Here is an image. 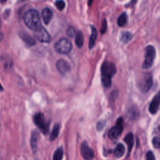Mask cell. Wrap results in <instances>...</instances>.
Returning a JSON list of instances; mask_svg holds the SVG:
<instances>
[{"label":"cell","instance_id":"obj_1","mask_svg":"<svg viewBox=\"0 0 160 160\" xmlns=\"http://www.w3.org/2000/svg\"><path fill=\"white\" fill-rule=\"evenodd\" d=\"M116 68L115 64L108 61H105L101 68V82L103 86L109 88L111 86L112 78L116 74Z\"/></svg>","mask_w":160,"mask_h":160},{"label":"cell","instance_id":"obj_2","mask_svg":"<svg viewBox=\"0 0 160 160\" xmlns=\"http://www.w3.org/2000/svg\"><path fill=\"white\" fill-rule=\"evenodd\" d=\"M23 18L28 28L36 32L39 31L42 27L41 25L39 13L36 9H31L28 10L24 13Z\"/></svg>","mask_w":160,"mask_h":160},{"label":"cell","instance_id":"obj_3","mask_svg":"<svg viewBox=\"0 0 160 160\" xmlns=\"http://www.w3.org/2000/svg\"><path fill=\"white\" fill-rule=\"evenodd\" d=\"M33 121L37 127L44 134H47L49 132V122L46 121L45 116L42 112H36L33 116Z\"/></svg>","mask_w":160,"mask_h":160},{"label":"cell","instance_id":"obj_4","mask_svg":"<svg viewBox=\"0 0 160 160\" xmlns=\"http://www.w3.org/2000/svg\"><path fill=\"white\" fill-rule=\"evenodd\" d=\"M54 49L56 52L61 54H68L72 49V44L69 40L62 38L59 39L54 45Z\"/></svg>","mask_w":160,"mask_h":160},{"label":"cell","instance_id":"obj_5","mask_svg":"<svg viewBox=\"0 0 160 160\" xmlns=\"http://www.w3.org/2000/svg\"><path fill=\"white\" fill-rule=\"evenodd\" d=\"M156 57V49L152 45H149L146 48L145 59L142 64V68L144 69H149L152 67L154 60Z\"/></svg>","mask_w":160,"mask_h":160},{"label":"cell","instance_id":"obj_6","mask_svg":"<svg viewBox=\"0 0 160 160\" xmlns=\"http://www.w3.org/2000/svg\"><path fill=\"white\" fill-rule=\"evenodd\" d=\"M123 129V118H119L117 119L116 125L112 127L108 132V136L111 139H116L122 132Z\"/></svg>","mask_w":160,"mask_h":160},{"label":"cell","instance_id":"obj_7","mask_svg":"<svg viewBox=\"0 0 160 160\" xmlns=\"http://www.w3.org/2000/svg\"><path fill=\"white\" fill-rule=\"evenodd\" d=\"M152 86V76L151 73H146L142 78L139 87L143 92H147Z\"/></svg>","mask_w":160,"mask_h":160},{"label":"cell","instance_id":"obj_8","mask_svg":"<svg viewBox=\"0 0 160 160\" xmlns=\"http://www.w3.org/2000/svg\"><path fill=\"white\" fill-rule=\"evenodd\" d=\"M81 152L85 160H92L94 157L93 150L88 145L86 142H84L81 144Z\"/></svg>","mask_w":160,"mask_h":160},{"label":"cell","instance_id":"obj_9","mask_svg":"<svg viewBox=\"0 0 160 160\" xmlns=\"http://www.w3.org/2000/svg\"><path fill=\"white\" fill-rule=\"evenodd\" d=\"M56 66L59 73L63 76H65L66 74H68L71 69V66L68 62L62 59H59L56 62Z\"/></svg>","mask_w":160,"mask_h":160},{"label":"cell","instance_id":"obj_10","mask_svg":"<svg viewBox=\"0 0 160 160\" xmlns=\"http://www.w3.org/2000/svg\"><path fill=\"white\" fill-rule=\"evenodd\" d=\"M36 38L42 42H49L51 41L50 34L43 26L39 31L36 32Z\"/></svg>","mask_w":160,"mask_h":160},{"label":"cell","instance_id":"obj_11","mask_svg":"<svg viewBox=\"0 0 160 160\" xmlns=\"http://www.w3.org/2000/svg\"><path fill=\"white\" fill-rule=\"evenodd\" d=\"M159 101H160V96L158 94H157L152 99L151 102L149 104V111L152 114H155L158 109L159 106Z\"/></svg>","mask_w":160,"mask_h":160},{"label":"cell","instance_id":"obj_12","mask_svg":"<svg viewBox=\"0 0 160 160\" xmlns=\"http://www.w3.org/2000/svg\"><path fill=\"white\" fill-rule=\"evenodd\" d=\"M53 16L52 11L49 8H45L42 11V17L44 21V22L46 24H48L51 21Z\"/></svg>","mask_w":160,"mask_h":160},{"label":"cell","instance_id":"obj_13","mask_svg":"<svg viewBox=\"0 0 160 160\" xmlns=\"http://www.w3.org/2000/svg\"><path fill=\"white\" fill-rule=\"evenodd\" d=\"M91 36L89 39V49H92L95 44L96 38H97V31L95 27H94L93 26H91Z\"/></svg>","mask_w":160,"mask_h":160},{"label":"cell","instance_id":"obj_14","mask_svg":"<svg viewBox=\"0 0 160 160\" xmlns=\"http://www.w3.org/2000/svg\"><path fill=\"white\" fill-rule=\"evenodd\" d=\"M39 138V134L36 131H34L31 133V139H30V143L31 146L32 148V151L34 152L36 151L37 149V145H38V140Z\"/></svg>","mask_w":160,"mask_h":160},{"label":"cell","instance_id":"obj_15","mask_svg":"<svg viewBox=\"0 0 160 160\" xmlns=\"http://www.w3.org/2000/svg\"><path fill=\"white\" fill-rule=\"evenodd\" d=\"M19 36L27 45L31 46H34L36 44L35 40L32 37H31L29 34L22 32L19 34Z\"/></svg>","mask_w":160,"mask_h":160},{"label":"cell","instance_id":"obj_16","mask_svg":"<svg viewBox=\"0 0 160 160\" xmlns=\"http://www.w3.org/2000/svg\"><path fill=\"white\" fill-rule=\"evenodd\" d=\"M125 152V148L124 146L121 144V143H119L115 148L114 150V155L116 158H119L122 157Z\"/></svg>","mask_w":160,"mask_h":160},{"label":"cell","instance_id":"obj_17","mask_svg":"<svg viewBox=\"0 0 160 160\" xmlns=\"http://www.w3.org/2000/svg\"><path fill=\"white\" fill-rule=\"evenodd\" d=\"M75 43L78 48H80L84 43V36L81 31H79L75 34Z\"/></svg>","mask_w":160,"mask_h":160},{"label":"cell","instance_id":"obj_18","mask_svg":"<svg viewBox=\"0 0 160 160\" xmlns=\"http://www.w3.org/2000/svg\"><path fill=\"white\" fill-rule=\"evenodd\" d=\"M124 141L126 142V143L128 145V152L131 151L132 147L134 144V136L133 134L131 132L128 133L124 138Z\"/></svg>","mask_w":160,"mask_h":160},{"label":"cell","instance_id":"obj_19","mask_svg":"<svg viewBox=\"0 0 160 160\" xmlns=\"http://www.w3.org/2000/svg\"><path fill=\"white\" fill-rule=\"evenodd\" d=\"M128 22V16L126 12H122L118 18L117 23L119 27L124 26Z\"/></svg>","mask_w":160,"mask_h":160},{"label":"cell","instance_id":"obj_20","mask_svg":"<svg viewBox=\"0 0 160 160\" xmlns=\"http://www.w3.org/2000/svg\"><path fill=\"white\" fill-rule=\"evenodd\" d=\"M132 34L130 32L124 31L121 33L120 39L123 43H127L132 39Z\"/></svg>","mask_w":160,"mask_h":160},{"label":"cell","instance_id":"obj_21","mask_svg":"<svg viewBox=\"0 0 160 160\" xmlns=\"http://www.w3.org/2000/svg\"><path fill=\"white\" fill-rule=\"evenodd\" d=\"M59 124H56L54 126L52 130L51 131L50 138H49L50 140L51 141L54 140L58 137V136L59 134Z\"/></svg>","mask_w":160,"mask_h":160},{"label":"cell","instance_id":"obj_22","mask_svg":"<svg viewBox=\"0 0 160 160\" xmlns=\"http://www.w3.org/2000/svg\"><path fill=\"white\" fill-rule=\"evenodd\" d=\"M62 157H63V149L61 148H59L55 151L53 154L52 160H62Z\"/></svg>","mask_w":160,"mask_h":160},{"label":"cell","instance_id":"obj_23","mask_svg":"<svg viewBox=\"0 0 160 160\" xmlns=\"http://www.w3.org/2000/svg\"><path fill=\"white\" fill-rule=\"evenodd\" d=\"M55 5L56 6V8L59 10V11H62V9H64L65 8V2L63 1H57L55 2Z\"/></svg>","mask_w":160,"mask_h":160},{"label":"cell","instance_id":"obj_24","mask_svg":"<svg viewBox=\"0 0 160 160\" xmlns=\"http://www.w3.org/2000/svg\"><path fill=\"white\" fill-rule=\"evenodd\" d=\"M66 34L68 37L72 38L75 35V29L72 26H69L66 30Z\"/></svg>","mask_w":160,"mask_h":160},{"label":"cell","instance_id":"obj_25","mask_svg":"<svg viewBox=\"0 0 160 160\" xmlns=\"http://www.w3.org/2000/svg\"><path fill=\"white\" fill-rule=\"evenodd\" d=\"M152 145L153 146L156 148V149H159V146H160V139L159 137H154L152 139Z\"/></svg>","mask_w":160,"mask_h":160},{"label":"cell","instance_id":"obj_26","mask_svg":"<svg viewBox=\"0 0 160 160\" xmlns=\"http://www.w3.org/2000/svg\"><path fill=\"white\" fill-rule=\"evenodd\" d=\"M106 29H107V21L105 19L102 22V25H101V32L102 34L105 33L106 31Z\"/></svg>","mask_w":160,"mask_h":160},{"label":"cell","instance_id":"obj_27","mask_svg":"<svg viewBox=\"0 0 160 160\" xmlns=\"http://www.w3.org/2000/svg\"><path fill=\"white\" fill-rule=\"evenodd\" d=\"M146 160H155L154 156L151 151H148L146 154Z\"/></svg>","mask_w":160,"mask_h":160},{"label":"cell","instance_id":"obj_28","mask_svg":"<svg viewBox=\"0 0 160 160\" xmlns=\"http://www.w3.org/2000/svg\"><path fill=\"white\" fill-rule=\"evenodd\" d=\"M104 124H105V122L104 121H99L97 124V129L98 130H101L103 128V127L104 126Z\"/></svg>","mask_w":160,"mask_h":160},{"label":"cell","instance_id":"obj_29","mask_svg":"<svg viewBox=\"0 0 160 160\" xmlns=\"http://www.w3.org/2000/svg\"><path fill=\"white\" fill-rule=\"evenodd\" d=\"M3 38H4V35H3V33H2V32H1L0 31V41H1V40H2Z\"/></svg>","mask_w":160,"mask_h":160}]
</instances>
